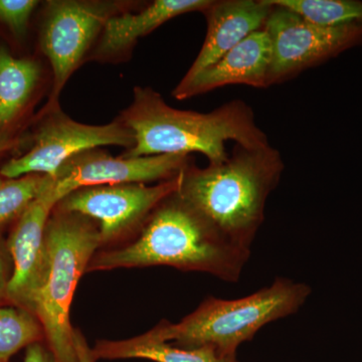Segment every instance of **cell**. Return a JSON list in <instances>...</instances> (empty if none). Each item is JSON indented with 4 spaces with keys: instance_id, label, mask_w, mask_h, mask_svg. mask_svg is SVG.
<instances>
[{
    "instance_id": "11",
    "label": "cell",
    "mask_w": 362,
    "mask_h": 362,
    "mask_svg": "<svg viewBox=\"0 0 362 362\" xmlns=\"http://www.w3.org/2000/svg\"><path fill=\"white\" fill-rule=\"evenodd\" d=\"M54 178L18 218L9 239L13 271L6 287V299L30 311L47 264V235L49 214L58 206L52 194Z\"/></svg>"
},
{
    "instance_id": "22",
    "label": "cell",
    "mask_w": 362,
    "mask_h": 362,
    "mask_svg": "<svg viewBox=\"0 0 362 362\" xmlns=\"http://www.w3.org/2000/svg\"><path fill=\"white\" fill-rule=\"evenodd\" d=\"M74 341L77 350L78 362H96V357L93 354L92 349L86 342L84 337L78 329L74 330Z\"/></svg>"
},
{
    "instance_id": "21",
    "label": "cell",
    "mask_w": 362,
    "mask_h": 362,
    "mask_svg": "<svg viewBox=\"0 0 362 362\" xmlns=\"http://www.w3.org/2000/svg\"><path fill=\"white\" fill-rule=\"evenodd\" d=\"M23 362H54V356L49 349H45L40 342L33 343L26 349Z\"/></svg>"
},
{
    "instance_id": "5",
    "label": "cell",
    "mask_w": 362,
    "mask_h": 362,
    "mask_svg": "<svg viewBox=\"0 0 362 362\" xmlns=\"http://www.w3.org/2000/svg\"><path fill=\"white\" fill-rule=\"evenodd\" d=\"M47 264L30 312L42 325L54 362H78L70 311L81 277L102 240L99 230L74 214H61L47 223Z\"/></svg>"
},
{
    "instance_id": "20",
    "label": "cell",
    "mask_w": 362,
    "mask_h": 362,
    "mask_svg": "<svg viewBox=\"0 0 362 362\" xmlns=\"http://www.w3.org/2000/svg\"><path fill=\"white\" fill-rule=\"evenodd\" d=\"M37 4L35 0H0V21L16 35H23Z\"/></svg>"
},
{
    "instance_id": "10",
    "label": "cell",
    "mask_w": 362,
    "mask_h": 362,
    "mask_svg": "<svg viewBox=\"0 0 362 362\" xmlns=\"http://www.w3.org/2000/svg\"><path fill=\"white\" fill-rule=\"evenodd\" d=\"M110 16L111 7L107 4L66 0L49 4L40 44L54 73V98L65 87Z\"/></svg>"
},
{
    "instance_id": "12",
    "label": "cell",
    "mask_w": 362,
    "mask_h": 362,
    "mask_svg": "<svg viewBox=\"0 0 362 362\" xmlns=\"http://www.w3.org/2000/svg\"><path fill=\"white\" fill-rule=\"evenodd\" d=\"M272 9L273 6L266 0L213 1L204 11L207 23L206 40L180 84H187L251 33L264 28Z\"/></svg>"
},
{
    "instance_id": "8",
    "label": "cell",
    "mask_w": 362,
    "mask_h": 362,
    "mask_svg": "<svg viewBox=\"0 0 362 362\" xmlns=\"http://www.w3.org/2000/svg\"><path fill=\"white\" fill-rule=\"evenodd\" d=\"M181 182L182 173L152 187L130 183L80 188L59 204L64 213L97 221L103 245L120 237L161 202L178 192Z\"/></svg>"
},
{
    "instance_id": "4",
    "label": "cell",
    "mask_w": 362,
    "mask_h": 362,
    "mask_svg": "<svg viewBox=\"0 0 362 362\" xmlns=\"http://www.w3.org/2000/svg\"><path fill=\"white\" fill-rule=\"evenodd\" d=\"M310 294L311 288L304 283L277 278L269 287L240 299L206 298L180 322L162 321L145 335L183 347L211 345L235 354L267 324L296 313Z\"/></svg>"
},
{
    "instance_id": "23",
    "label": "cell",
    "mask_w": 362,
    "mask_h": 362,
    "mask_svg": "<svg viewBox=\"0 0 362 362\" xmlns=\"http://www.w3.org/2000/svg\"><path fill=\"white\" fill-rule=\"evenodd\" d=\"M9 278H7L4 261L0 256V300L6 298V287Z\"/></svg>"
},
{
    "instance_id": "19",
    "label": "cell",
    "mask_w": 362,
    "mask_h": 362,
    "mask_svg": "<svg viewBox=\"0 0 362 362\" xmlns=\"http://www.w3.org/2000/svg\"><path fill=\"white\" fill-rule=\"evenodd\" d=\"M52 178L40 175L18 178L0 176V228L18 220Z\"/></svg>"
},
{
    "instance_id": "2",
    "label": "cell",
    "mask_w": 362,
    "mask_h": 362,
    "mask_svg": "<svg viewBox=\"0 0 362 362\" xmlns=\"http://www.w3.org/2000/svg\"><path fill=\"white\" fill-rule=\"evenodd\" d=\"M123 123L134 137L128 157L199 152L214 164L228 158L226 142L246 148L270 145L251 107L242 100L228 102L211 113H199L173 108L156 90L138 87Z\"/></svg>"
},
{
    "instance_id": "1",
    "label": "cell",
    "mask_w": 362,
    "mask_h": 362,
    "mask_svg": "<svg viewBox=\"0 0 362 362\" xmlns=\"http://www.w3.org/2000/svg\"><path fill=\"white\" fill-rule=\"evenodd\" d=\"M250 257V250L226 239L176 192L156 207L137 240L95 255L87 271L168 266L233 283L239 281Z\"/></svg>"
},
{
    "instance_id": "9",
    "label": "cell",
    "mask_w": 362,
    "mask_h": 362,
    "mask_svg": "<svg viewBox=\"0 0 362 362\" xmlns=\"http://www.w3.org/2000/svg\"><path fill=\"white\" fill-rule=\"evenodd\" d=\"M187 154L113 157L85 152L66 162L54 178L52 194L57 204L80 188L130 185L170 180L188 165Z\"/></svg>"
},
{
    "instance_id": "15",
    "label": "cell",
    "mask_w": 362,
    "mask_h": 362,
    "mask_svg": "<svg viewBox=\"0 0 362 362\" xmlns=\"http://www.w3.org/2000/svg\"><path fill=\"white\" fill-rule=\"evenodd\" d=\"M96 359L139 358L154 362H238L235 354H228L211 345L183 347L157 341L146 335L120 341L102 340L92 349Z\"/></svg>"
},
{
    "instance_id": "3",
    "label": "cell",
    "mask_w": 362,
    "mask_h": 362,
    "mask_svg": "<svg viewBox=\"0 0 362 362\" xmlns=\"http://www.w3.org/2000/svg\"><path fill=\"white\" fill-rule=\"evenodd\" d=\"M284 162L270 145H235L226 160L206 168L187 165L178 195L233 244L250 250L265 218L266 202L277 187Z\"/></svg>"
},
{
    "instance_id": "7",
    "label": "cell",
    "mask_w": 362,
    "mask_h": 362,
    "mask_svg": "<svg viewBox=\"0 0 362 362\" xmlns=\"http://www.w3.org/2000/svg\"><path fill=\"white\" fill-rule=\"evenodd\" d=\"M108 145L134 146L132 132L124 123L87 125L54 112L37 131L35 144L25 156L2 166L0 175L18 178L30 175L56 177L59 169L74 157Z\"/></svg>"
},
{
    "instance_id": "16",
    "label": "cell",
    "mask_w": 362,
    "mask_h": 362,
    "mask_svg": "<svg viewBox=\"0 0 362 362\" xmlns=\"http://www.w3.org/2000/svg\"><path fill=\"white\" fill-rule=\"evenodd\" d=\"M40 75L35 62L13 58L6 49L0 47V131L20 113Z\"/></svg>"
},
{
    "instance_id": "6",
    "label": "cell",
    "mask_w": 362,
    "mask_h": 362,
    "mask_svg": "<svg viewBox=\"0 0 362 362\" xmlns=\"http://www.w3.org/2000/svg\"><path fill=\"white\" fill-rule=\"evenodd\" d=\"M264 30L272 44L269 86L285 82L362 44V23L316 25L280 6H273Z\"/></svg>"
},
{
    "instance_id": "24",
    "label": "cell",
    "mask_w": 362,
    "mask_h": 362,
    "mask_svg": "<svg viewBox=\"0 0 362 362\" xmlns=\"http://www.w3.org/2000/svg\"><path fill=\"white\" fill-rule=\"evenodd\" d=\"M18 140L13 139L6 133H0V154L16 146Z\"/></svg>"
},
{
    "instance_id": "17",
    "label": "cell",
    "mask_w": 362,
    "mask_h": 362,
    "mask_svg": "<svg viewBox=\"0 0 362 362\" xmlns=\"http://www.w3.org/2000/svg\"><path fill=\"white\" fill-rule=\"evenodd\" d=\"M284 7L316 25L341 26L362 23V1L357 0H266Z\"/></svg>"
},
{
    "instance_id": "13",
    "label": "cell",
    "mask_w": 362,
    "mask_h": 362,
    "mask_svg": "<svg viewBox=\"0 0 362 362\" xmlns=\"http://www.w3.org/2000/svg\"><path fill=\"white\" fill-rule=\"evenodd\" d=\"M271 64L270 37L262 28L251 33L194 80L185 85L178 84L173 96L187 99L230 85L267 88Z\"/></svg>"
},
{
    "instance_id": "14",
    "label": "cell",
    "mask_w": 362,
    "mask_h": 362,
    "mask_svg": "<svg viewBox=\"0 0 362 362\" xmlns=\"http://www.w3.org/2000/svg\"><path fill=\"white\" fill-rule=\"evenodd\" d=\"M211 4L213 0H156L140 13L110 16L103 28L98 54L109 57L125 51L171 18L194 11L204 13Z\"/></svg>"
},
{
    "instance_id": "18",
    "label": "cell",
    "mask_w": 362,
    "mask_h": 362,
    "mask_svg": "<svg viewBox=\"0 0 362 362\" xmlns=\"http://www.w3.org/2000/svg\"><path fill=\"white\" fill-rule=\"evenodd\" d=\"M42 337L44 330L32 312L0 307V362H8L21 349L40 342Z\"/></svg>"
}]
</instances>
